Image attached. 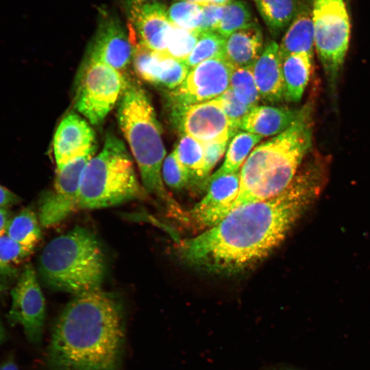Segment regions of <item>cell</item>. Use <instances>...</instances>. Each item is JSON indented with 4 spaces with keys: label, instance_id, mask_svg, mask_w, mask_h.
Wrapping results in <instances>:
<instances>
[{
    "label": "cell",
    "instance_id": "6da1fadb",
    "mask_svg": "<svg viewBox=\"0 0 370 370\" xmlns=\"http://www.w3.org/2000/svg\"><path fill=\"white\" fill-rule=\"evenodd\" d=\"M323 168L315 159L279 195L235 208L203 233L180 241V258L221 274L238 273L263 259L285 239L316 194Z\"/></svg>",
    "mask_w": 370,
    "mask_h": 370
},
{
    "label": "cell",
    "instance_id": "7a4b0ae2",
    "mask_svg": "<svg viewBox=\"0 0 370 370\" xmlns=\"http://www.w3.org/2000/svg\"><path fill=\"white\" fill-rule=\"evenodd\" d=\"M125 337L118 302L100 289L76 295L51 331L47 364L52 370H118Z\"/></svg>",
    "mask_w": 370,
    "mask_h": 370
},
{
    "label": "cell",
    "instance_id": "3957f363",
    "mask_svg": "<svg viewBox=\"0 0 370 370\" xmlns=\"http://www.w3.org/2000/svg\"><path fill=\"white\" fill-rule=\"evenodd\" d=\"M312 138V106L308 103L291 126L256 147L245 160L232 210L283 192L297 174L311 147Z\"/></svg>",
    "mask_w": 370,
    "mask_h": 370
},
{
    "label": "cell",
    "instance_id": "277c9868",
    "mask_svg": "<svg viewBox=\"0 0 370 370\" xmlns=\"http://www.w3.org/2000/svg\"><path fill=\"white\" fill-rule=\"evenodd\" d=\"M117 114L120 128L139 168L144 188L162 201L173 216L186 219L163 184L162 164L166 151L155 111L144 90L137 86H127Z\"/></svg>",
    "mask_w": 370,
    "mask_h": 370
},
{
    "label": "cell",
    "instance_id": "5b68a950",
    "mask_svg": "<svg viewBox=\"0 0 370 370\" xmlns=\"http://www.w3.org/2000/svg\"><path fill=\"white\" fill-rule=\"evenodd\" d=\"M38 269L49 288L76 295L100 289L105 256L95 236L86 228L75 227L45 246Z\"/></svg>",
    "mask_w": 370,
    "mask_h": 370
},
{
    "label": "cell",
    "instance_id": "8992f818",
    "mask_svg": "<svg viewBox=\"0 0 370 370\" xmlns=\"http://www.w3.org/2000/svg\"><path fill=\"white\" fill-rule=\"evenodd\" d=\"M132 200H151L136 177L124 143L108 136L102 150L86 165L81 177L77 209L111 207Z\"/></svg>",
    "mask_w": 370,
    "mask_h": 370
},
{
    "label": "cell",
    "instance_id": "52a82bcc",
    "mask_svg": "<svg viewBox=\"0 0 370 370\" xmlns=\"http://www.w3.org/2000/svg\"><path fill=\"white\" fill-rule=\"evenodd\" d=\"M314 43L328 91L336 97L349 48L351 23L345 0H312Z\"/></svg>",
    "mask_w": 370,
    "mask_h": 370
},
{
    "label": "cell",
    "instance_id": "ba28073f",
    "mask_svg": "<svg viewBox=\"0 0 370 370\" xmlns=\"http://www.w3.org/2000/svg\"><path fill=\"white\" fill-rule=\"evenodd\" d=\"M75 108L92 125L100 124L127 87L121 72L86 60L77 79Z\"/></svg>",
    "mask_w": 370,
    "mask_h": 370
},
{
    "label": "cell",
    "instance_id": "9c48e42d",
    "mask_svg": "<svg viewBox=\"0 0 370 370\" xmlns=\"http://www.w3.org/2000/svg\"><path fill=\"white\" fill-rule=\"evenodd\" d=\"M12 302L6 315L12 326L20 325L32 345L42 342L45 320V301L31 263L23 267L11 291Z\"/></svg>",
    "mask_w": 370,
    "mask_h": 370
},
{
    "label": "cell",
    "instance_id": "30bf717a",
    "mask_svg": "<svg viewBox=\"0 0 370 370\" xmlns=\"http://www.w3.org/2000/svg\"><path fill=\"white\" fill-rule=\"evenodd\" d=\"M96 147L67 162L56 170L53 189L42 194L39 200L38 219L44 227L60 223L77 209L80 180Z\"/></svg>",
    "mask_w": 370,
    "mask_h": 370
},
{
    "label": "cell",
    "instance_id": "8fae6325",
    "mask_svg": "<svg viewBox=\"0 0 370 370\" xmlns=\"http://www.w3.org/2000/svg\"><path fill=\"white\" fill-rule=\"evenodd\" d=\"M234 67L225 57L207 60L190 69L182 84L171 92L173 107L216 99L230 88Z\"/></svg>",
    "mask_w": 370,
    "mask_h": 370
},
{
    "label": "cell",
    "instance_id": "7c38bea8",
    "mask_svg": "<svg viewBox=\"0 0 370 370\" xmlns=\"http://www.w3.org/2000/svg\"><path fill=\"white\" fill-rule=\"evenodd\" d=\"M173 116L183 134L202 145L227 142L230 138L229 120L220 99L183 107H173Z\"/></svg>",
    "mask_w": 370,
    "mask_h": 370
},
{
    "label": "cell",
    "instance_id": "4fadbf2b",
    "mask_svg": "<svg viewBox=\"0 0 370 370\" xmlns=\"http://www.w3.org/2000/svg\"><path fill=\"white\" fill-rule=\"evenodd\" d=\"M134 49L130 35L119 21L101 12L86 60L103 63L121 73L132 62Z\"/></svg>",
    "mask_w": 370,
    "mask_h": 370
},
{
    "label": "cell",
    "instance_id": "5bb4252c",
    "mask_svg": "<svg viewBox=\"0 0 370 370\" xmlns=\"http://www.w3.org/2000/svg\"><path fill=\"white\" fill-rule=\"evenodd\" d=\"M240 172L214 173L209 177L204 197L190 210L189 216L197 224L212 227L232 210L239 190Z\"/></svg>",
    "mask_w": 370,
    "mask_h": 370
},
{
    "label": "cell",
    "instance_id": "9a60e30c",
    "mask_svg": "<svg viewBox=\"0 0 370 370\" xmlns=\"http://www.w3.org/2000/svg\"><path fill=\"white\" fill-rule=\"evenodd\" d=\"M130 37L132 45L164 52L172 28L164 5L148 2L130 6Z\"/></svg>",
    "mask_w": 370,
    "mask_h": 370
},
{
    "label": "cell",
    "instance_id": "2e32d148",
    "mask_svg": "<svg viewBox=\"0 0 370 370\" xmlns=\"http://www.w3.org/2000/svg\"><path fill=\"white\" fill-rule=\"evenodd\" d=\"M132 63L135 73L143 80L174 90L186 79L189 68L165 52L151 50L142 45L134 46Z\"/></svg>",
    "mask_w": 370,
    "mask_h": 370
},
{
    "label": "cell",
    "instance_id": "e0dca14e",
    "mask_svg": "<svg viewBox=\"0 0 370 370\" xmlns=\"http://www.w3.org/2000/svg\"><path fill=\"white\" fill-rule=\"evenodd\" d=\"M95 132L87 121L75 113L67 114L59 124L53 138L57 170L95 147Z\"/></svg>",
    "mask_w": 370,
    "mask_h": 370
},
{
    "label": "cell",
    "instance_id": "ac0fdd59",
    "mask_svg": "<svg viewBox=\"0 0 370 370\" xmlns=\"http://www.w3.org/2000/svg\"><path fill=\"white\" fill-rule=\"evenodd\" d=\"M253 75L260 97L276 103L284 100V86L279 45L269 42L253 65Z\"/></svg>",
    "mask_w": 370,
    "mask_h": 370
},
{
    "label": "cell",
    "instance_id": "d6986e66",
    "mask_svg": "<svg viewBox=\"0 0 370 370\" xmlns=\"http://www.w3.org/2000/svg\"><path fill=\"white\" fill-rule=\"evenodd\" d=\"M263 50L262 30L254 21L226 38L225 58L234 68L251 66L256 63Z\"/></svg>",
    "mask_w": 370,
    "mask_h": 370
},
{
    "label": "cell",
    "instance_id": "ffe728a7",
    "mask_svg": "<svg viewBox=\"0 0 370 370\" xmlns=\"http://www.w3.org/2000/svg\"><path fill=\"white\" fill-rule=\"evenodd\" d=\"M300 110L258 106L243 119L240 129L262 137L279 134L292 125Z\"/></svg>",
    "mask_w": 370,
    "mask_h": 370
},
{
    "label": "cell",
    "instance_id": "44dd1931",
    "mask_svg": "<svg viewBox=\"0 0 370 370\" xmlns=\"http://www.w3.org/2000/svg\"><path fill=\"white\" fill-rule=\"evenodd\" d=\"M312 57L306 53H298L282 60L284 100L293 103L301 100L310 79Z\"/></svg>",
    "mask_w": 370,
    "mask_h": 370
},
{
    "label": "cell",
    "instance_id": "7402d4cb",
    "mask_svg": "<svg viewBox=\"0 0 370 370\" xmlns=\"http://www.w3.org/2000/svg\"><path fill=\"white\" fill-rule=\"evenodd\" d=\"M314 29L310 10H299L291 23L280 45L281 60L288 56L298 53L313 55Z\"/></svg>",
    "mask_w": 370,
    "mask_h": 370
},
{
    "label": "cell",
    "instance_id": "603a6c76",
    "mask_svg": "<svg viewBox=\"0 0 370 370\" xmlns=\"http://www.w3.org/2000/svg\"><path fill=\"white\" fill-rule=\"evenodd\" d=\"M256 6L269 32L280 34L299 10L297 0H256Z\"/></svg>",
    "mask_w": 370,
    "mask_h": 370
},
{
    "label": "cell",
    "instance_id": "cb8c5ba5",
    "mask_svg": "<svg viewBox=\"0 0 370 370\" xmlns=\"http://www.w3.org/2000/svg\"><path fill=\"white\" fill-rule=\"evenodd\" d=\"M184 168L189 174L190 184L199 186L207 184L204 169V145L183 134L173 151Z\"/></svg>",
    "mask_w": 370,
    "mask_h": 370
},
{
    "label": "cell",
    "instance_id": "d4e9b609",
    "mask_svg": "<svg viewBox=\"0 0 370 370\" xmlns=\"http://www.w3.org/2000/svg\"><path fill=\"white\" fill-rule=\"evenodd\" d=\"M39 222L31 208H24L10 219L5 234L17 243L34 249L42 238Z\"/></svg>",
    "mask_w": 370,
    "mask_h": 370
},
{
    "label": "cell",
    "instance_id": "484cf974",
    "mask_svg": "<svg viewBox=\"0 0 370 370\" xmlns=\"http://www.w3.org/2000/svg\"><path fill=\"white\" fill-rule=\"evenodd\" d=\"M34 249L23 246L6 234L0 236V280L19 276Z\"/></svg>",
    "mask_w": 370,
    "mask_h": 370
},
{
    "label": "cell",
    "instance_id": "4316f807",
    "mask_svg": "<svg viewBox=\"0 0 370 370\" xmlns=\"http://www.w3.org/2000/svg\"><path fill=\"white\" fill-rule=\"evenodd\" d=\"M263 137L248 132H238L232 139L221 167L217 174H226L239 171L251 150Z\"/></svg>",
    "mask_w": 370,
    "mask_h": 370
},
{
    "label": "cell",
    "instance_id": "83f0119b",
    "mask_svg": "<svg viewBox=\"0 0 370 370\" xmlns=\"http://www.w3.org/2000/svg\"><path fill=\"white\" fill-rule=\"evenodd\" d=\"M225 43L226 38L217 32H201L185 63L189 69H193L207 60L225 57Z\"/></svg>",
    "mask_w": 370,
    "mask_h": 370
},
{
    "label": "cell",
    "instance_id": "f1b7e54d",
    "mask_svg": "<svg viewBox=\"0 0 370 370\" xmlns=\"http://www.w3.org/2000/svg\"><path fill=\"white\" fill-rule=\"evenodd\" d=\"M230 88L243 103L252 108L258 106L260 97L253 75V66L234 68Z\"/></svg>",
    "mask_w": 370,
    "mask_h": 370
},
{
    "label": "cell",
    "instance_id": "f546056e",
    "mask_svg": "<svg viewBox=\"0 0 370 370\" xmlns=\"http://www.w3.org/2000/svg\"><path fill=\"white\" fill-rule=\"evenodd\" d=\"M253 22L252 15L247 5L241 1H232L223 6L217 32L227 38L235 31Z\"/></svg>",
    "mask_w": 370,
    "mask_h": 370
},
{
    "label": "cell",
    "instance_id": "4dcf8cb0",
    "mask_svg": "<svg viewBox=\"0 0 370 370\" xmlns=\"http://www.w3.org/2000/svg\"><path fill=\"white\" fill-rule=\"evenodd\" d=\"M200 34L198 30H188L172 25L164 52L177 60L185 62Z\"/></svg>",
    "mask_w": 370,
    "mask_h": 370
},
{
    "label": "cell",
    "instance_id": "1f68e13d",
    "mask_svg": "<svg viewBox=\"0 0 370 370\" xmlns=\"http://www.w3.org/2000/svg\"><path fill=\"white\" fill-rule=\"evenodd\" d=\"M202 14V5L185 1H175L167 10L171 25L188 30H197Z\"/></svg>",
    "mask_w": 370,
    "mask_h": 370
},
{
    "label": "cell",
    "instance_id": "d6a6232c",
    "mask_svg": "<svg viewBox=\"0 0 370 370\" xmlns=\"http://www.w3.org/2000/svg\"><path fill=\"white\" fill-rule=\"evenodd\" d=\"M218 98L229 120L232 137L238 132L242 121L253 108L241 102L230 88Z\"/></svg>",
    "mask_w": 370,
    "mask_h": 370
},
{
    "label": "cell",
    "instance_id": "836d02e7",
    "mask_svg": "<svg viewBox=\"0 0 370 370\" xmlns=\"http://www.w3.org/2000/svg\"><path fill=\"white\" fill-rule=\"evenodd\" d=\"M162 175L166 184L176 190L186 187L190 182L189 174L180 162L174 151L164 160Z\"/></svg>",
    "mask_w": 370,
    "mask_h": 370
},
{
    "label": "cell",
    "instance_id": "e575fe53",
    "mask_svg": "<svg viewBox=\"0 0 370 370\" xmlns=\"http://www.w3.org/2000/svg\"><path fill=\"white\" fill-rule=\"evenodd\" d=\"M202 10V19L197 30L199 32H217L222 16L223 6L203 5Z\"/></svg>",
    "mask_w": 370,
    "mask_h": 370
},
{
    "label": "cell",
    "instance_id": "d590c367",
    "mask_svg": "<svg viewBox=\"0 0 370 370\" xmlns=\"http://www.w3.org/2000/svg\"><path fill=\"white\" fill-rule=\"evenodd\" d=\"M227 142L204 145V175L207 181L209 174L216 164L221 158L225 149Z\"/></svg>",
    "mask_w": 370,
    "mask_h": 370
},
{
    "label": "cell",
    "instance_id": "8d00e7d4",
    "mask_svg": "<svg viewBox=\"0 0 370 370\" xmlns=\"http://www.w3.org/2000/svg\"><path fill=\"white\" fill-rule=\"evenodd\" d=\"M21 201L15 193L0 184V207H8L16 205Z\"/></svg>",
    "mask_w": 370,
    "mask_h": 370
},
{
    "label": "cell",
    "instance_id": "74e56055",
    "mask_svg": "<svg viewBox=\"0 0 370 370\" xmlns=\"http://www.w3.org/2000/svg\"><path fill=\"white\" fill-rule=\"evenodd\" d=\"M11 218V212L9 208L8 207H0V236L5 234Z\"/></svg>",
    "mask_w": 370,
    "mask_h": 370
},
{
    "label": "cell",
    "instance_id": "f35d334b",
    "mask_svg": "<svg viewBox=\"0 0 370 370\" xmlns=\"http://www.w3.org/2000/svg\"><path fill=\"white\" fill-rule=\"evenodd\" d=\"M175 1H185L197 3L200 5H217L224 6L232 1V0H175Z\"/></svg>",
    "mask_w": 370,
    "mask_h": 370
},
{
    "label": "cell",
    "instance_id": "ab89813d",
    "mask_svg": "<svg viewBox=\"0 0 370 370\" xmlns=\"http://www.w3.org/2000/svg\"><path fill=\"white\" fill-rule=\"evenodd\" d=\"M0 370H19L12 357H9L0 363Z\"/></svg>",
    "mask_w": 370,
    "mask_h": 370
},
{
    "label": "cell",
    "instance_id": "60d3db41",
    "mask_svg": "<svg viewBox=\"0 0 370 370\" xmlns=\"http://www.w3.org/2000/svg\"><path fill=\"white\" fill-rule=\"evenodd\" d=\"M5 330L0 319V345L5 341Z\"/></svg>",
    "mask_w": 370,
    "mask_h": 370
},
{
    "label": "cell",
    "instance_id": "b9f144b4",
    "mask_svg": "<svg viewBox=\"0 0 370 370\" xmlns=\"http://www.w3.org/2000/svg\"><path fill=\"white\" fill-rule=\"evenodd\" d=\"M150 1H153V0H127V2L131 6L134 5H139L142 3H148V2H150Z\"/></svg>",
    "mask_w": 370,
    "mask_h": 370
},
{
    "label": "cell",
    "instance_id": "7bdbcfd3",
    "mask_svg": "<svg viewBox=\"0 0 370 370\" xmlns=\"http://www.w3.org/2000/svg\"><path fill=\"white\" fill-rule=\"evenodd\" d=\"M5 288H6V286L0 282V292L5 291Z\"/></svg>",
    "mask_w": 370,
    "mask_h": 370
},
{
    "label": "cell",
    "instance_id": "ee69618b",
    "mask_svg": "<svg viewBox=\"0 0 370 370\" xmlns=\"http://www.w3.org/2000/svg\"><path fill=\"white\" fill-rule=\"evenodd\" d=\"M254 1H256V0H254Z\"/></svg>",
    "mask_w": 370,
    "mask_h": 370
}]
</instances>
